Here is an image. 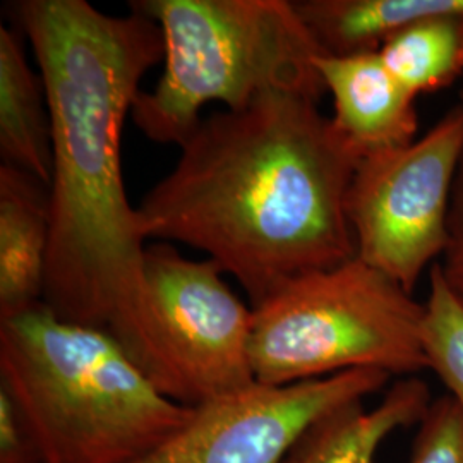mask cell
I'll return each mask as SVG.
<instances>
[{"instance_id":"1","label":"cell","mask_w":463,"mask_h":463,"mask_svg":"<svg viewBox=\"0 0 463 463\" xmlns=\"http://www.w3.org/2000/svg\"><path fill=\"white\" fill-rule=\"evenodd\" d=\"M52 117L50 246L42 304L114 340L166 397L189 405L149 302L146 237L122 175V131L146 72L164 61L160 26L86 0H21Z\"/></svg>"},{"instance_id":"2","label":"cell","mask_w":463,"mask_h":463,"mask_svg":"<svg viewBox=\"0 0 463 463\" xmlns=\"http://www.w3.org/2000/svg\"><path fill=\"white\" fill-rule=\"evenodd\" d=\"M137 206L146 241L203 250L258 307L300 275L355 258L347 216L357 151L319 101L271 93L218 110Z\"/></svg>"},{"instance_id":"3","label":"cell","mask_w":463,"mask_h":463,"mask_svg":"<svg viewBox=\"0 0 463 463\" xmlns=\"http://www.w3.org/2000/svg\"><path fill=\"white\" fill-rule=\"evenodd\" d=\"M0 388L43 463H129L193 414L99 331L43 304L0 319Z\"/></svg>"},{"instance_id":"4","label":"cell","mask_w":463,"mask_h":463,"mask_svg":"<svg viewBox=\"0 0 463 463\" xmlns=\"http://www.w3.org/2000/svg\"><path fill=\"white\" fill-rule=\"evenodd\" d=\"M131 9L164 34V72L131 110L155 143L181 146L213 101L241 110L271 93H326L321 52L292 0H134Z\"/></svg>"},{"instance_id":"5","label":"cell","mask_w":463,"mask_h":463,"mask_svg":"<svg viewBox=\"0 0 463 463\" xmlns=\"http://www.w3.org/2000/svg\"><path fill=\"white\" fill-rule=\"evenodd\" d=\"M424 304L357 256L285 283L254 307L250 365L265 386L352 369L412 376L430 369Z\"/></svg>"},{"instance_id":"6","label":"cell","mask_w":463,"mask_h":463,"mask_svg":"<svg viewBox=\"0 0 463 463\" xmlns=\"http://www.w3.org/2000/svg\"><path fill=\"white\" fill-rule=\"evenodd\" d=\"M463 156L455 105L412 145L361 160L347 196L357 258L407 292L443 256L453 185Z\"/></svg>"},{"instance_id":"7","label":"cell","mask_w":463,"mask_h":463,"mask_svg":"<svg viewBox=\"0 0 463 463\" xmlns=\"http://www.w3.org/2000/svg\"><path fill=\"white\" fill-rule=\"evenodd\" d=\"M143 271L189 407L252 386L254 309L233 294L223 269L208 258L194 261L172 244L155 241L145 250Z\"/></svg>"},{"instance_id":"8","label":"cell","mask_w":463,"mask_h":463,"mask_svg":"<svg viewBox=\"0 0 463 463\" xmlns=\"http://www.w3.org/2000/svg\"><path fill=\"white\" fill-rule=\"evenodd\" d=\"M392 376L352 369L287 386L254 383L193 407L183 426L129 463H280L323 415L380 392Z\"/></svg>"},{"instance_id":"9","label":"cell","mask_w":463,"mask_h":463,"mask_svg":"<svg viewBox=\"0 0 463 463\" xmlns=\"http://www.w3.org/2000/svg\"><path fill=\"white\" fill-rule=\"evenodd\" d=\"M315 64L333 97V122L363 160L414 143L415 97L392 76L380 53L316 57Z\"/></svg>"},{"instance_id":"10","label":"cell","mask_w":463,"mask_h":463,"mask_svg":"<svg viewBox=\"0 0 463 463\" xmlns=\"http://www.w3.org/2000/svg\"><path fill=\"white\" fill-rule=\"evenodd\" d=\"M49 246V187L0 166V319L42 304Z\"/></svg>"},{"instance_id":"11","label":"cell","mask_w":463,"mask_h":463,"mask_svg":"<svg viewBox=\"0 0 463 463\" xmlns=\"http://www.w3.org/2000/svg\"><path fill=\"white\" fill-rule=\"evenodd\" d=\"M430 403L424 381L415 376L398 380L371 411L364 402H352L317 419L280 463H373L383 441L420 422Z\"/></svg>"},{"instance_id":"12","label":"cell","mask_w":463,"mask_h":463,"mask_svg":"<svg viewBox=\"0 0 463 463\" xmlns=\"http://www.w3.org/2000/svg\"><path fill=\"white\" fill-rule=\"evenodd\" d=\"M321 57L378 53L417 21L463 16V0H292Z\"/></svg>"},{"instance_id":"13","label":"cell","mask_w":463,"mask_h":463,"mask_svg":"<svg viewBox=\"0 0 463 463\" xmlns=\"http://www.w3.org/2000/svg\"><path fill=\"white\" fill-rule=\"evenodd\" d=\"M19 32L0 28V156L49 187L52 117L47 90L23 49Z\"/></svg>"},{"instance_id":"14","label":"cell","mask_w":463,"mask_h":463,"mask_svg":"<svg viewBox=\"0 0 463 463\" xmlns=\"http://www.w3.org/2000/svg\"><path fill=\"white\" fill-rule=\"evenodd\" d=\"M378 53L415 99L439 91L463 76V16L439 14L417 21L388 40Z\"/></svg>"},{"instance_id":"15","label":"cell","mask_w":463,"mask_h":463,"mask_svg":"<svg viewBox=\"0 0 463 463\" xmlns=\"http://www.w3.org/2000/svg\"><path fill=\"white\" fill-rule=\"evenodd\" d=\"M422 344L428 364L449 390L463 415V300L448 285L439 263L430 269Z\"/></svg>"},{"instance_id":"16","label":"cell","mask_w":463,"mask_h":463,"mask_svg":"<svg viewBox=\"0 0 463 463\" xmlns=\"http://www.w3.org/2000/svg\"><path fill=\"white\" fill-rule=\"evenodd\" d=\"M412 463H463V415L449 395L432 402L420 420Z\"/></svg>"},{"instance_id":"17","label":"cell","mask_w":463,"mask_h":463,"mask_svg":"<svg viewBox=\"0 0 463 463\" xmlns=\"http://www.w3.org/2000/svg\"><path fill=\"white\" fill-rule=\"evenodd\" d=\"M0 463H43L13 398L0 388Z\"/></svg>"},{"instance_id":"18","label":"cell","mask_w":463,"mask_h":463,"mask_svg":"<svg viewBox=\"0 0 463 463\" xmlns=\"http://www.w3.org/2000/svg\"><path fill=\"white\" fill-rule=\"evenodd\" d=\"M439 266L449 288L463 298V156L453 185L448 216L447 249Z\"/></svg>"},{"instance_id":"19","label":"cell","mask_w":463,"mask_h":463,"mask_svg":"<svg viewBox=\"0 0 463 463\" xmlns=\"http://www.w3.org/2000/svg\"><path fill=\"white\" fill-rule=\"evenodd\" d=\"M458 105L463 109V86L462 90H460V95H458Z\"/></svg>"},{"instance_id":"20","label":"cell","mask_w":463,"mask_h":463,"mask_svg":"<svg viewBox=\"0 0 463 463\" xmlns=\"http://www.w3.org/2000/svg\"><path fill=\"white\" fill-rule=\"evenodd\" d=\"M462 300H463V298H462Z\"/></svg>"}]
</instances>
